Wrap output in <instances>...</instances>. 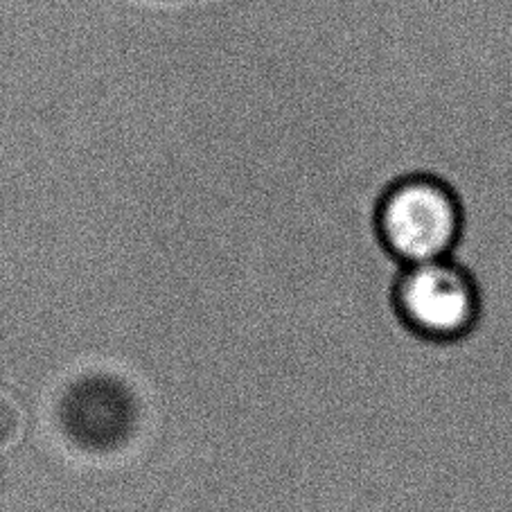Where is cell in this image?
I'll use <instances>...</instances> for the list:
<instances>
[{
	"mask_svg": "<svg viewBox=\"0 0 512 512\" xmlns=\"http://www.w3.org/2000/svg\"><path fill=\"white\" fill-rule=\"evenodd\" d=\"M397 319L420 339L454 343L481 321V287L472 269L456 258L413 264L393 282Z\"/></svg>",
	"mask_w": 512,
	"mask_h": 512,
	"instance_id": "7a4b0ae2",
	"label": "cell"
},
{
	"mask_svg": "<svg viewBox=\"0 0 512 512\" xmlns=\"http://www.w3.org/2000/svg\"><path fill=\"white\" fill-rule=\"evenodd\" d=\"M465 224L461 192L436 172L400 174L375 201V237L400 267L454 258Z\"/></svg>",
	"mask_w": 512,
	"mask_h": 512,
	"instance_id": "6da1fadb",
	"label": "cell"
}]
</instances>
